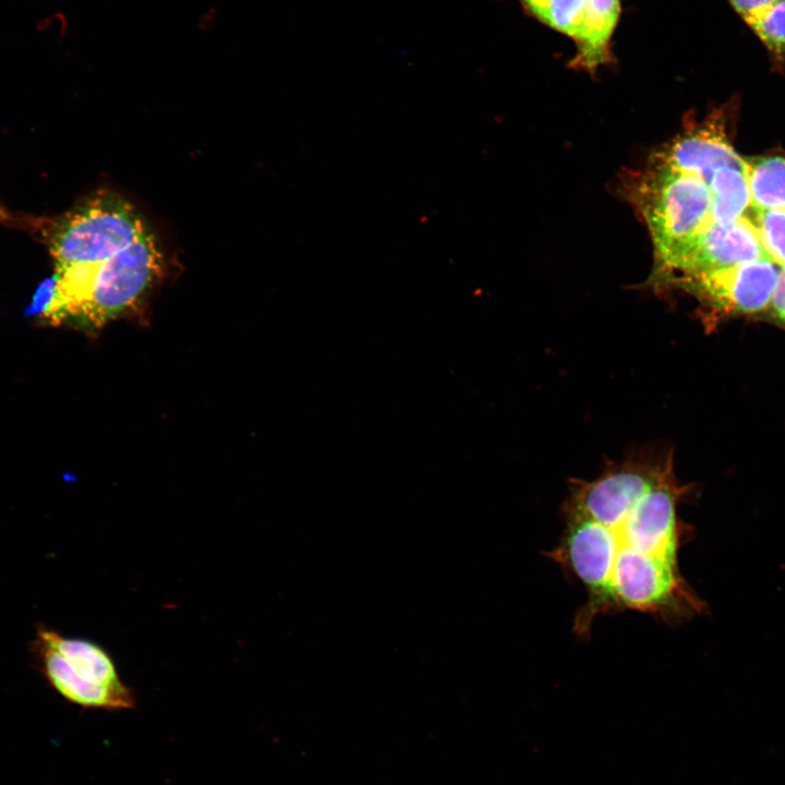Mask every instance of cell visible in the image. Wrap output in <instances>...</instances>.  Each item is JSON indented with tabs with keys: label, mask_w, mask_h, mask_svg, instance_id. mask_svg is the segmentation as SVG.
Returning <instances> with one entry per match:
<instances>
[{
	"label": "cell",
	"mask_w": 785,
	"mask_h": 785,
	"mask_svg": "<svg viewBox=\"0 0 785 785\" xmlns=\"http://www.w3.org/2000/svg\"><path fill=\"white\" fill-rule=\"evenodd\" d=\"M685 491L671 448L639 451L593 480L570 481L564 530L546 556L587 592L573 619L578 637L600 615L635 611L672 625L701 609L678 563L690 533L678 515Z\"/></svg>",
	"instance_id": "6da1fadb"
},
{
	"label": "cell",
	"mask_w": 785,
	"mask_h": 785,
	"mask_svg": "<svg viewBox=\"0 0 785 785\" xmlns=\"http://www.w3.org/2000/svg\"><path fill=\"white\" fill-rule=\"evenodd\" d=\"M56 263L43 313L52 323L100 325L134 304L155 279L160 253L137 212L114 195L69 214L51 233Z\"/></svg>",
	"instance_id": "7a4b0ae2"
},
{
	"label": "cell",
	"mask_w": 785,
	"mask_h": 785,
	"mask_svg": "<svg viewBox=\"0 0 785 785\" xmlns=\"http://www.w3.org/2000/svg\"><path fill=\"white\" fill-rule=\"evenodd\" d=\"M28 651L36 672L69 703L106 711L136 705L133 690L122 681L113 659L98 643L65 636L38 623Z\"/></svg>",
	"instance_id": "3957f363"
},
{
	"label": "cell",
	"mask_w": 785,
	"mask_h": 785,
	"mask_svg": "<svg viewBox=\"0 0 785 785\" xmlns=\"http://www.w3.org/2000/svg\"><path fill=\"white\" fill-rule=\"evenodd\" d=\"M781 267L760 258L684 277L673 286L724 314H753L770 306Z\"/></svg>",
	"instance_id": "277c9868"
},
{
	"label": "cell",
	"mask_w": 785,
	"mask_h": 785,
	"mask_svg": "<svg viewBox=\"0 0 785 785\" xmlns=\"http://www.w3.org/2000/svg\"><path fill=\"white\" fill-rule=\"evenodd\" d=\"M760 258L769 256L753 221L744 216L728 225L709 224L666 269L653 275L651 281L672 287L690 275Z\"/></svg>",
	"instance_id": "5b68a950"
},
{
	"label": "cell",
	"mask_w": 785,
	"mask_h": 785,
	"mask_svg": "<svg viewBox=\"0 0 785 785\" xmlns=\"http://www.w3.org/2000/svg\"><path fill=\"white\" fill-rule=\"evenodd\" d=\"M620 12V0H548L543 24L573 40L578 64L596 67L613 55Z\"/></svg>",
	"instance_id": "8992f818"
},
{
	"label": "cell",
	"mask_w": 785,
	"mask_h": 785,
	"mask_svg": "<svg viewBox=\"0 0 785 785\" xmlns=\"http://www.w3.org/2000/svg\"><path fill=\"white\" fill-rule=\"evenodd\" d=\"M675 165L709 180L715 170L732 167L746 172V161L736 153L724 120L713 114L689 124L681 133L657 149Z\"/></svg>",
	"instance_id": "52a82bcc"
},
{
	"label": "cell",
	"mask_w": 785,
	"mask_h": 785,
	"mask_svg": "<svg viewBox=\"0 0 785 785\" xmlns=\"http://www.w3.org/2000/svg\"><path fill=\"white\" fill-rule=\"evenodd\" d=\"M706 181V180H705ZM711 194L710 222L728 225L745 216L751 206L747 174L732 167H722L706 181Z\"/></svg>",
	"instance_id": "ba28073f"
},
{
	"label": "cell",
	"mask_w": 785,
	"mask_h": 785,
	"mask_svg": "<svg viewBox=\"0 0 785 785\" xmlns=\"http://www.w3.org/2000/svg\"><path fill=\"white\" fill-rule=\"evenodd\" d=\"M745 161L753 210H785V157H753Z\"/></svg>",
	"instance_id": "9c48e42d"
},
{
	"label": "cell",
	"mask_w": 785,
	"mask_h": 785,
	"mask_svg": "<svg viewBox=\"0 0 785 785\" xmlns=\"http://www.w3.org/2000/svg\"><path fill=\"white\" fill-rule=\"evenodd\" d=\"M745 24L765 49L772 68L785 74V0Z\"/></svg>",
	"instance_id": "30bf717a"
},
{
	"label": "cell",
	"mask_w": 785,
	"mask_h": 785,
	"mask_svg": "<svg viewBox=\"0 0 785 785\" xmlns=\"http://www.w3.org/2000/svg\"><path fill=\"white\" fill-rule=\"evenodd\" d=\"M752 221L769 258L785 267V210L757 209Z\"/></svg>",
	"instance_id": "8fae6325"
},
{
	"label": "cell",
	"mask_w": 785,
	"mask_h": 785,
	"mask_svg": "<svg viewBox=\"0 0 785 785\" xmlns=\"http://www.w3.org/2000/svg\"><path fill=\"white\" fill-rule=\"evenodd\" d=\"M778 0H726L730 9L744 22L754 19Z\"/></svg>",
	"instance_id": "7c38bea8"
},
{
	"label": "cell",
	"mask_w": 785,
	"mask_h": 785,
	"mask_svg": "<svg viewBox=\"0 0 785 785\" xmlns=\"http://www.w3.org/2000/svg\"><path fill=\"white\" fill-rule=\"evenodd\" d=\"M770 306H772L776 316L785 323V267H781Z\"/></svg>",
	"instance_id": "4fadbf2b"
},
{
	"label": "cell",
	"mask_w": 785,
	"mask_h": 785,
	"mask_svg": "<svg viewBox=\"0 0 785 785\" xmlns=\"http://www.w3.org/2000/svg\"><path fill=\"white\" fill-rule=\"evenodd\" d=\"M519 2L527 13L543 23L547 11L548 0H519Z\"/></svg>",
	"instance_id": "5bb4252c"
},
{
	"label": "cell",
	"mask_w": 785,
	"mask_h": 785,
	"mask_svg": "<svg viewBox=\"0 0 785 785\" xmlns=\"http://www.w3.org/2000/svg\"><path fill=\"white\" fill-rule=\"evenodd\" d=\"M7 218V214L2 208H0V221L4 220Z\"/></svg>",
	"instance_id": "9a60e30c"
}]
</instances>
